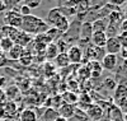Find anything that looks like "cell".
Listing matches in <instances>:
<instances>
[{
    "label": "cell",
    "instance_id": "cell-46",
    "mask_svg": "<svg viewBox=\"0 0 127 121\" xmlns=\"http://www.w3.org/2000/svg\"><path fill=\"white\" fill-rule=\"evenodd\" d=\"M0 121H5V120H0Z\"/></svg>",
    "mask_w": 127,
    "mask_h": 121
},
{
    "label": "cell",
    "instance_id": "cell-34",
    "mask_svg": "<svg viewBox=\"0 0 127 121\" xmlns=\"http://www.w3.org/2000/svg\"><path fill=\"white\" fill-rule=\"evenodd\" d=\"M6 84H8V78L5 75H0V89H4Z\"/></svg>",
    "mask_w": 127,
    "mask_h": 121
},
{
    "label": "cell",
    "instance_id": "cell-40",
    "mask_svg": "<svg viewBox=\"0 0 127 121\" xmlns=\"http://www.w3.org/2000/svg\"><path fill=\"white\" fill-rule=\"evenodd\" d=\"M1 12H6V4H5V1L0 0V13Z\"/></svg>",
    "mask_w": 127,
    "mask_h": 121
},
{
    "label": "cell",
    "instance_id": "cell-16",
    "mask_svg": "<svg viewBox=\"0 0 127 121\" xmlns=\"http://www.w3.org/2000/svg\"><path fill=\"white\" fill-rule=\"evenodd\" d=\"M24 51H26V47L20 46V45H14L12 47V50L8 52V58L10 60H14V61L19 60L20 58H22V55L24 54Z\"/></svg>",
    "mask_w": 127,
    "mask_h": 121
},
{
    "label": "cell",
    "instance_id": "cell-22",
    "mask_svg": "<svg viewBox=\"0 0 127 121\" xmlns=\"http://www.w3.org/2000/svg\"><path fill=\"white\" fill-rule=\"evenodd\" d=\"M70 65L67 54H59L57 58L55 59V66L56 68H66Z\"/></svg>",
    "mask_w": 127,
    "mask_h": 121
},
{
    "label": "cell",
    "instance_id": "cell-33",
    "mask_svg": "<svg viewBox=\"0 0 127 121\" xmlns=\"http://www.w3.org/2000/svg\"><path fill=\"white\" fill-rule=\"evenodd\" d=\"M118 73H121L123 76H126V78H127V59L122 61L121 66H120V71H118Z\"/></svg>",
    "mask_w": 127,
    "mask_h": 121
},
{
    "label": "cell",
    "instance_id": "cell-23",
    "mask_svg": "<svg viewBox=\"0 0 127 121\" xmlns=\"http://www.w3.org/2000/svg\"><path fill=\"white\" fill-rule=\"evenodd\" d=\"M120 33H121L120 24L108 23V27H107V29H105V35H107L108 38H111V37H118Z\"/></svg>",
    "mask_w": 127,
    "mask_h": 121
},
{
    "label": "cell",
    "instance_id": "cell-42",
    "mask_svg": "<svg viewBox=\"0 0 127 121\" xmlns=\"http://www.w3.org/2000/svg\"><path fill=\"white\" fill-rule=\"evenodd\" d=\"M123 121H127V114L123 115Z\"/></svg>",
    "mask_w": 127,
    "mask_h": 121
},
{
    "label": "cell",
    "instance_id": "cell-30",
    "mask_svg": "<svg viewBox=\"0 0 127 121\" xmlns=\"http://www.w3.org/2000/svg\"><path fill=\"white\" fill-rule=\"evenodd\" d=\"M18 12H19V14L22 15V17H27V15H29L31 14V9L23 3L22 5H20L19 8H18Z\"/></svg>",
    "mask_w": 127,
    "mask_h": 121
},
{
    "label": "cell",
    "instance_id": "cell-1",
    "mask_svg": "<svg viewBox=\"0 0 127 121\" xmlns=\"http://www.w3.org/2000/svg\"><path fill=\"white\" fill-rule=\"evenodd\" d=\"M48 28L50 26L45 22V19H42L37 15H33V14H29L27 17H23V24L20 29L29 36L32 35L38 36L42 33H46Z\"/></svg>",
    "mask_w": 127,
    "mask_h": 121
},
{
    "label": "cell",
    "instance_id": "cell-27",
    "mask_svg": "<svg viewBox=\"0 0 127 121\" xmlns=\"http://www.w3.org/2000/svg\"><path fill=\"white\" fill-rule=\"evenodd\" d=\"M79 4V0H61L57 3L59 8H76Z\"/></svg>",
    "mask_w": 127,
    "mask_h": 121
},
{
    "label": "cell",
    "instance_id": "cell-5",
    "mask_svg": "<svg viewBox=\"0 0 127 121\" xmlns=\"http://www.w3.org/2000/svg\"><path fill=\"white\" fill-rule=\"evenodd\" d=\"M102 68L107 71H114L118 65V56L117 55H111V54H105L104 58L102 59Z\"/></svg>",
    "mask_w": 127,
    "mask_h": 121
},
{
    "label": "cell",
    "instance_id": "cell-31",
    "mask_svg": "<svg viewBox=\"0 0 127 121\" xmlns=\"http://www.w3.org/2000/svg\"><path fill=\"white\" fill-rule=\"evenodd\" d=\"M55 70H56L55 64H52L51 61H47V62L45 64V71H46L47 75H48V73H50V75H52V74L55 73Z\"/></svg>",
    "mask_w": 127,
    "mask_h": 121
},
{
    "label": "cell",
    "instance_id": "cell-19",
    "mask_svg": "<svg viewBox=\"0 0 127 121\" xmlns=\"http://www.w3.org/2000/svg\"><path fill=\"white\" fill-rule=\"evenodd\" d=\"M61 35H64L65 32L69 29V27H70V20H69V18H66V17H64V15H61L60 17V19L56 22V24L54 26Z\"/></svg>",
    "mask_w": 127,
    "mask_h": 121
},
{
    "label": "cell",
    "instance_id": "cell-45",
    "mask_svg": "<svg viewBox=\"0 0 127 121\" xmlns=\"http://www.w3.org/2000/svg\"><path fill=\"white\" fill-rule=\"evenodd\" d=\"M5 121H19V120H15V119H10V120H5Z\"/></svg>",
    "mask_w": 127,
    "mask_h": 121
},
{
    "label": "cell",
    "instance_id": "cell-7",
    "mask_svg": "<svg viewBox=\"0 0 127 121\" xmlns=\"http://www.w3.org/2000/svg\"><path fill=\"white\" fill-rule=\"evenodd\" d=\"M113 103L116 106H118L122 101L127 100V84H122V83H118L116 89L113 91Z\"/></svg>",
    "mask_w": 127,
    "mask_h": 121
},
{
    "label": "cell",
    "instance_id": "cell-28",
    "mask_svg": "<svg viewBox=\"0 0 127 121\" xmlns=\"http://www.w3.org/2000/svg\"><path fill=\"white\" fill-rule=\"evenodd\" d=\"M46 35L52 40V42H54V41H57V40H60L61 38V33H60V32L55 28V27H50L48 29H47V32H46Z\"/></svg>",
    "mask_w": 127,
    "mask_h": 121
},
{
    "label": "cell",
    "instance_id": "cell-21",
    "mask_svg": "<svg viewBox=\"0 0 127 121\" xmlns=\"http://www.w3.org/2000/svg\"><path fill=\"white\" fill-rule=\"evenodd\" d=\"M78 102H79V105L81 103V110L83 111H85V110L93 103V101H92V97H90V93H88V92H84L79 98H78Z\"/></svg>",
    "mask_w": 127,
    "mask_h": 121
},
{
    "label": "cell",
    "instance_id": "cell-38",
    "mask_svg": "<svg viewBox=\"0 0 127 121\" xmlns=\"http://www.w3.org/2000/svg\"><path fill=\"white\" fill-rule=\"evenodd\" d=\"M118 55L121 56V59H122V60H126V59H127V49H123V47H122Z\"/></svg>",
    "mask_w": 127,
    "mask_h": 121
},
{
    "label": "cell",
    "instance_id": "cell-37",
    "mask_svg": "<svg viewBox=\"0 0 127 121\" xmlns=\"http://www.w3.org/2000/svg\"><path fill=\"white\" fill-rule=\"evenodd\" d=\"M6 101H8V98H6L5 91L4 89H0V103H5Z\"/></svg>",
    "mask_w": 127,
    "mask_h": 121
},
{
    "label": "cell",
    "instance_id": "cell-13",
    "mask_svg": "<svg viewBox=\"0 0 127 121\" xmlns=\"http://www.w3.org/2000/svg\"><path fill=\"white\" fill-rule=\"evenodd\" d=\"M61 17V13H60V9L56 6V8H52L48 10V13H47V17L45 19V22L50 26V27H54L56 24V22L60 19Z\"/></svg>",
    "mask_w": 127,
    "mask_h": 121
},
{
    "label": "cell",
    "instance_id": "cell-36",
    "mask_svg": "<svg viewBox=\"0 0 127 121\" xmlns=\"http://www.w3.org/2000/svg\"><path fill=\"white\" fill-rule=\"evenodd\" d=\"M120 31L121 32H127V19L123 18V20L120 23Z\"/></svg>",
    "mask_w": 127,
    "mask_h": 121
},
{
    "label": "cell",
    "instance_id": "cell-17",
    "mask_svg": "<svg viewBox=\"0 0 127 121\" xmlns=\"http://www.w3.org/2000/svg\"><path fill=\"white\" fill-rule=\"evenodd\" d=\"M59 49L56 46V42H51L50 45H47L46 51H45V58L47 60H55L59 55Z\"/></svg>",
    "mask_w": 127,
    "mask_h": 121
},
{
    "label": "cell",
    "instance_id": "cell-26",
    "mask_svg": "<svg viewBox=\"0 0 127 121\" xmlns=\"http://www.w3.org/2000/svg\"><path fill=\"white\" fill-rule=\"evenodd\" d=\"M117 84H118L117 79L113 78V76H107V78H104V80H103V87L107 91H114Z\"/></svg>",
    "mask_w": 127,
    "mask_h": 121
},
{
    "label": "cell",
    "instance_id": "cell-14",
    "mask_svg": "<svg viewBox=\"0 0 127 121\" xmlns=\"http://www.w3.org/2000/svg\"><path fill=\"white\" fill-rule=\"evenodd\" d=\"M107 111H108V116H109L111 121H123V114L114 103H112L107 108Z\"/></svg>",
    "mask_w": 127,
    "mask_h": 121
},
{
    "label": "cell",
    "instance_id": "cell-15",
    "mask_svg": "<svg viewBox=\"0 0 127 121\" xmlns=\"http://www.w3.org/2000/svg\"><path fill=\"white\" fill-rule=\"evenodd\" d=\"M5 91V94H6V98H8V101H14L20 96V89H19V87L15 85V84H12V85H8L6 87V89Z\"/></svg>",
    "mask_w": 127,
    "mask_h": 121
},
{
    "label": "cell",
    "instance_id": "cell-20",
    "mask_svg": "<svg viewBox=\"0 0 127 121\" xmlns=\"http://www.w3.org/2000/svg\"><path fill=\"white\" fill-rule=\"evenodd\" d=\"M108 27V19L107 18H103V19H97L92 23V28L93 32H105Z\"/></svg>",
    "mask_w": 127,
    "mask_h": 121
},
{
    "label": "cell",
    "instance_id": "cell-24",
    "mask_svg": "<svg viewBox=\"0 0 127 121\" xmlns=\"http://www.w3.org/2000/svg\"><path fill=\"white\" fill-rule=\"evenodd\" d=\"M15 45V43L10 40V38H8V37H3L1 40H0V50H1L4 54L6 52H9L10 50H12V47Z\"/></svg>",
    "mask_w": 127,
    "mask_h": 121
},
{
    "label": "cell",
    "instance_id": "cell-8",
    "mask_svg": "<svg viewBox=\"0 0 127 121\" xmlns=\"http://www.w3.org/2000/svg\"><path fill=\"white\" fill-rule=\"evenodd\" d=\"M66 54H67L70 64H80L83 61V54L84 52L78 45H71Z\"/></svg>",
    "mask_w": 127,
    "mask_h": 121
},
{
    "label": "cell",
    "instance_id": "cell-10",
    "mask_svg": "<svg viewBox=\"0 0 127 121\" xmlns=\"http://www.w3.org/2000/svg\"><path fill=\"white\" fill-rule=\"evenodd\" d=\"M107 35L105 32H93L92 35V38H90V43L95 47H100V49H104L105 43H107Z\"/></svg>",
    "mask_w": 127,
    "mask_h": 121
},
{
    "label": "cell",
    "instance_id": "cell-3",
    "mask_svg": "<svg viewBox=\"0 0 127 121\" xmlns=\"http://www.w3.org/2000/svg\"><path fill=\"white\" fill-rule=\"evenodd\" d=\"M3 19H4L5 26L13 27V28H17V29H20V28H22L23 17L19 14L18 8H15V9H13V10H6V12H4Z\"/></svg>",
    "mask_w": 127,
    "mask_h": 121
},
{
    "label": "cell",
    "instance_id": "cell-12",
    "mask_svg": "<svg viewBox=\"0 0 127 121\" xmlns=\"http://www.w3.org/2000/svg\"><path fill=\"white\" fill-rule=\"evenodd\" d=\"M19 121H37L38 116L33 108H23L19 114Z\"/></svg>",
    "mask_w": 127,
    "mask_h": 121
},
{
    "label": "cell",
    "instance_id": "cell-41",
    "mask_svg": "<svg viewBox=\"0 0 127 121\" xmlns=\"http://www.w3.org/2000/svg\"><path fill=\"white\" fill-rule=\"evenodd\" d=\"M55 121H69V120H66V119H64V117H61V116H59Z\"/></svg>",
    "mask_w": 127,
    "mask_h": 121
},
{
    "label": "cell",
    "instance_id": "cell-2",
    "mask_svg": "<svg viewBox=\"0 0 127 121\" xmlns=\"http://www.w3.org/2000/svg\"><path fill=\"white\" fill-rule=\"evenodd\" d=\"M80 27H81V22L78 19H74L72 22H70V27L69 29L61 36V38L67 42L69 45L72 42H78L79 41V36H80Z\"/></svg>",
    "mask_w": 127,
    "mask_h": 121
},
{
    "label": "cell",
    "instance_id": "cell-39",
    "mask_svg": "<svg viewBox=\"0 0 127 121\" xmlns=\"http://www.w3.org/2000/svg\"><path fill=\"white\" fill-rule=\"evenodd\" d=\"M0 120H5V115H4V103H0Z\"/></svg>",
    "mask_w": 127,
    "mask_h": 121
},
{
    "label": "cell",
    "instance_id": "cell-43",
    "mask_svg": "<svg viewBox=\"0 0 127 121\" xmlns=\"http://www.w3.org/2000/svg\"><path fill=\"white\" fill-rule=\"evenodd\" d=\"M123 14H125V15H127V5H126V8H125V12H123Z\"/></svg>",
    "mask_w": 127,
    "mask_h": 121
},
{
    "label": "cell",
    "instance_id": "cell-35",
    "mask_svg": "<svg viewBox=\"0 0 127 121\" xmlns=\"http://www.w3.org/2000/svg\"><path fill=\"white\" fill-rule=\"evenodd\" d=\"M6 61H8V59H6V56H5V54L0 50V66H3V65H5L6 64Z\"/></svg>",
    "mask_w": 127,
    "mask_h": 121
},
{
    "label": "cell",
    "instance_id": "cell-6",
    "mask_svg": "<svg viewBox=\"0 0 127 121\" xmlns=\"http://www.w3.org/2000/svg\"><path fill=\"white\" fill-rule=\"evenodd\" d=\"M122 49V45H121V41L118 37H111L107 40V43L104 46V50H105V54H111V55H117Z\"/></svg>",
    "mask_w": 127,
    "mask_h": 121
},
{
    "label": "cell",
    "instance_id": "cell-32",
    "mask_svg": "<svg viewBox=\"0 0 127 121\" xmlns=\"http://www.w3.org/2000/svg\"><path fill=\"white\" fill-rule=\"evenodd\" d=\"M24 4L32 10V9H37V8H39L41 1H39V0H28V1H26Z\"/></svg>",
    "mask_w": 127,
    "mask_h": 121
},
{
    "label": "cell",
    "instance_id": "cell-4",
    "mask_svg": "<svg viewBox=\"0 0 127 121\" xmlns=\"http://www.w3.org/2000/svg\"><path fill=\"white\" fill-rule=\"evenodd\" d=\"M85 114L90 121H100L104 117V110L98 103H92L85 110Z\"/></svg>",
    "mask_w": 127,
    "mask_h": 121
},
{
    "label": "cell",
    "instance_id": "cell-9",
    "mask_svg": "<svg viewBox=\"0 0 127 121\" xmlns=\"http://www.w3.org/2000/svg\"><path fill=\"white\" fill-rule=\"evenodd\" d=\"M75 111H76V107L75 105H70V103H61V106L57 108V112H59V116L64 117V119H72L74 115H75Z\"/></svg>",
    "mask_w": 127,
    "mask_h": 121
},
{
    "label": "cell",
    "instance_id": "cell-29",
    "mask_svg": "<svg viewBox=\"0 0 127 121\" xmlns=\"http://www.w3.org/2000/svg\"><path fill=\"white\" fill-rule=\"evenodd\" d=\"M32 60H33V55H32L31 52H28L27 50L24 51V54L22 55V58L19 59V62L24 65V66H28V65H31Z\"/></svg>",
    "mask_w": 127,
    "mask_h": 121
},
{
    "label": "cell",
    "instance_id": "cell-18",
    "mask_svg": "<svg viewBox=\"0 0 127 121\" xmlns=\"http://www.w3.org/2000/svg\"><path fill=\"white\" fill-rule=\"evenodd\" d=\"M57 117L59 112L55 107H47L45 108V112H42V121H55Z\"/></svg>",
    "mask_w": 127,
    "mask_h": 121
},
{
    "label": "cell",
    "instance_id": "cell-44",
    "mask_svg": "<svg viewBox=\"0 0 127 121\" xmlns=\"http://www.w3.org/2000/svg\"><path fill=\"white\" fill-rule=\"evenodd\" d=\"M3 38V33H1V27H0V40Z\"/></svg>",
    "mask_w": 127,
    "mask_h": 121
},
{
    "label": "cell",
    "instance_id": "cell-25",
    "mask_svg": "<svg viewBox=\"0 0 127 121\" xmlns=\"http://www.w3.org/2000/svg\"><path fill=\"white\" fill-rule=\"evenodd\" d=\"M78 94L75 92H71V91H67L62 94V100L65 103H70V105H75L78 102Z\"/></svg>",
    "mask_w": 127,
    "mask_h": 121
},
{
    "label": "cell",
    "instance_id": "cell-11",
    "mask_svg": "<svg viewBox=\"0 0 127 121\" xmlns=\"http://www.w3.org/2000/svg\"><path fill=\"white\" fill-rule=\"evenodd\" d=\"M18 111H19V107H18L17 102H14V101H6V102L4 103V115H5V120L14 119V116L17 115Z\"/></svg>",
    "mask_w": 127,
    "mask_h": 121
}]
</instances>
